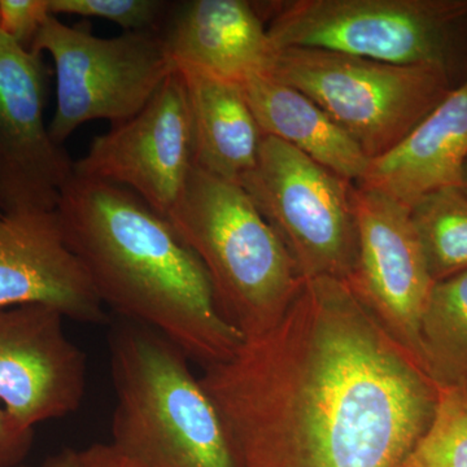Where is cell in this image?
<instances>
[{
  "label": "cell",
  "mask_w": 467,
  "mask_h": 467,
  "mask_svg": "<svg viewBox=\"0 0 467 467\" xmlns=\"http://www.w3.org/2000/svg\"><path fill=\"white\" fill-rule=\"evenodd\" d=\"M199 380L234 467H398L438 400L414 358L330 276L306 279L275 327Z\"/></svg>",
  "instance_id": "6da1fadb"
},
{
  "label": "cell",
  "mask_w": 467,
  "mask_h": 467,
  "mask_svg": "<svg viewBox=\"0 0 467 467\" xmlns=\"http://www.w3.org/2000/svg\"><path fill=\"white\" fill-rule=\"evenodd\" d=\"M57 212L104 306L202 368L238 352L244 337L221 315L204 266L167 217L130 190L77 175Z\"/></svg>",
  "instance_id": "7a4b0ae2"
},
{
  "label": "cell",
  "mask_w": 467,
  "mask_h": 467,
  "mask_svg": "<svg viewBox=\"0 0 467 467\" xmlns=\"http://www.w3.org/2000/svg\"><path fill=\"white\" fill-rule=\"evenodd\" d=\"M109 365L110 444L119 453L142 467H234L216 408L182 350L126 322L110 334Z\"/></svg>",
  "instance_id": "3957f363"
},
{
  "label": "cell",
  "mask_w": 467,
  "mask_h": 467,
  "mask_svg": "<svg viewBox=\"0 0 467 467\" xmlns=\"http://www.w3.org/2000/svg\"><path fill=\"white\" fill-rule=\"evenodd\" d=\"M167 218L204 266L221 315L244 340L279 324L306 279L242 186L193 168Z\"/></svg>",
  "instance_id": "277c9868"
},
{
  "label": "cell",
  "mask_w": 467,
  "mask_h": 467,
  "mask_svg": "<svg viewBox=\"0 0 467 467\" xmlns=\"http://www.w3.org/2000/svg\"><path fill=\"white\" fill-rule=\"evenodd\" d=\"M275 50L315 48L467 77V0H291L275 5Z\"/></svg>",
  "instance_id": "5b68a950"
},
{
  "label": "cell",
  "mask_w": 467,
  "mask_h": 467,
  "mask_svg": "<svg viewBox=\"0 0 467 467\" xmlns=\"http://www.w3.org/2000/svg\"><path fill=\"white\" fill-rule=\"evenodd\" d=\"M269 76L317 103L368 160L395 149L457 86L441 67L315 48L275 50Z\"/></svg>",
  "instance_id": "8992f818"
},
{
  "label": "cell",
  "mask_w": 467,
  "mask_h": 467,
  "mask_svg": "<svg viewBox=\"0 0 467 467\" xmlns=\"http://www.w3.org/2000/svg\"><path fill=\"white\" fill-rule=\"evenodd\" d=\"M30 51L54 60L57 109L48 130L58 146L88 122L117 125L137 115L177 69L164 36L155 30L100 38L55 15Z\"/></svg>",
  "instance_id": "52a82bcc"
},
{
  "label": "cell",
  "mask_w": 467,
  "mask_h": 467,
  "mask_svg": "<svg viewBox=\"0 0 467 467\" xmlns=\"http://www.w3.org/2000/svg\"><path fill=\"white\" fill-rule=\"evenodd\" d=\"M353 182L264 135L242 187L273 227L304 279L347 282L358 259Z\"/></svg>",
  "instance_id": "ba28073f"
},
{
  "label": "cell",
  "mask_w": 467,
  "mask_h": 467,
  "mask_svg": "<svg viewBox=\"0 0 467 467\" xmlns=\"http://www.w3.org/2000/svg\"><path fill=\"white\" fill-rule=\"evenodd\" d=\"M193 168L192 106L180 69L137 115L95 137L73 162L77 177L130 190L164 217L182 196Z\"/></svg>",
  "instance_id": "9c48e42d"
},
{
  "label": "cell",
  "mask_w": 467,
  "mask_h": 467,
  "mask_svg": "<svg viewBox=\"0 0 467 467\" xmlns=\"http://www.w3.org/2000/svg\"><path fill=\"white\" fill-rule=\"evenodd\" d=\"M352 202L358 259L346 284L425 371L420 321L435 282L427 269L410 211L389 196L356 183Z\"/></svg>",
  "instance_id": "30bf717a"
},
{
  "label": "cell",
  "mask_w": 467,
  "mask_h": 467,
  "mask_svg": "<svg viewBox=\"0 0 467 467\" xmlns=\"http://www.w3.org/2000/svg\"><path fill=\"white\" fill-rule=\"evenodd\" d=\"M47 69L41 54L0 33V212L57 211L75 175L45 122Z\"/></svg>",
  "instance_id": "8fae6325"
},
{
  "label": "cell",
  "mask_w": 467,
  "mask_h": 467,
  "mask_svg": "<svg viewBox=\"0 0 467 467\" xmlns=\"http://www.w3.org/2000/svg\"><path fill=\"white\" fill-rule=\"evenodd\" d=\"M50 306L0 308V405L21 426L75 413L84 402L88 361Z\"/></svg>",
  "instance_id": "7c38bea8"
},
{
  "label": "cell",
  "mask_w": 467,
  "mask_h": 467,
  "mask_svg": "<svg viewBox=\"0 0 467 467\" xmlns=\"http://www.w3.org/2000/svg\"><path fill=\"white\" fill-rule=\"evenodd\" d=\"M50 306L66 318H106L88 273L67 244L57 211L0 216V308Z\"/></svg>",
  "instance_id": "4fadbf2b"
},
{
  "label": "cell",
  "mask_w": 467,
  "mask_h": 467,
  "mask_svg": "<svg viewBox=\"0 0 467 467\" xmlns=\"http://www.w3.org/2000/svg\"><path fill=\"white\" fill-rule=\"evenodd\" d=\"M177 67L242 85L269 75L275 60L263 18L243 0H195L174 17L164 36Z\"/></svg>",
  "instance_id": "5bb4252c"
},
{
  "label": "cell",
  "mask_w": 467,
  "mask_h": 467,
  "mask_svg": "<svg viewBox=\"0 0 467 467\" xmlns=\"http://www.w3.org/2000/svg\"><path fill=\"white\" fill-rule=\"evenodd\" d=\"M467 160V77L401 140L370 160L356 183L410 208L426 193L459 187Z\"/></svg>",
  "instance_id": "9a60e30c"
},
{
  "label": "cell",
  "mask_w": 467,
  "mask_h": 467,
  "mask_svg": "<svg viewBox=\"0 0 467 467\" xmlns=\"http://www.w3.org/2000/svg\"><path fill=\"white\" fill-rule=\"evenodd\" d=\"M177 69L192 106L195 168L242 186L256 167L264 138L242 85L189 67Z\"/></svg>",
  "instance_id": "2e32d148"
},
{
  "label": "cell",
  "mask_w": 467,
  "mask_h": 467,
  "mask_svg": "<svg viewBox=\"0 0 467 467\" xmlns=\"http://www.w3.org/2000/svg\"><path fill=\"white\" fill-rule=\"evenodd\" d=\"M242 88L261 133L287 143L350 182L364 178L370 160L306 94L269 75L251 77Z\"/></svg>",
  "instance_id": "e0dca14e"
},
{
  "label": "cell",
  "mask_w": 467,
  "mask_h": 467,
  "mask_svg": "<svg viewBox=\"0 0 467 467\" xmlns=\"http://www.w3.org/2000/svg\"><path fill=\"white\" fill-rule=\"evenodd\" d=\"M420 346L436 387L467 389V272L434 285L420 321Z\"/></svg>",
  "instance_id": "ac0fdd59"
},
{
  "label": "cell",
  "mask_w": 467,
  "mask_h": 467,
  "mask_svg": "<svg viewBox=\"0 0 467 467\" xmlns=\"http://www.w3.org/2000/svg\"><path fill=\"white\" fill-rule=\"evenodd\" d=\"M432 281L467 272V196L459 187L426 193L410 208Z\"/></svg>",
  "instance_id": "d6986e66"
},
{
  "label": "cell",
  "mask_w": 467,
  "mask_h": 467,
  "mask_svg": "<svg viewBox=\"0 0 467 467\" xmlns=\"http://www.w3.org/2000/svg\"><path fill=\"white\" fill-rule=\"evenodd\" d=\"M436 389L434 418L398 467H467V389Z\"/></svg>",
  "instance_id": "ffe728a7"
},
{
  "label": "cell",
  "mask_w": 467,
  "mask_h": 467,
  "mask_svg": "<svg viewBox=\"0 0 467 467\" xmlns=\"http://www.w3.org/2000/svg\"><path fill=\"white\" fill-rule=\"evenodd\" d=\"M165 9L158 0H50L52 15H75L109 20L125 33L149 32Z\"/></svg>",
  "instance_id": "44dd1931"
},
{
  "label": "cell",
  "mask_w": 467,
  "mask_h": 467,
  "mask_svg": "<svg viewBox=\"0 0 467 467\" xmlns=\"http://www.w3.org/2000/svg\"><path fill=\"white\" fill-rule=\"evenodd\" d=\"M51 15L50 0H0V33L30 50Z\"/></svg>",
  "instance_id": "7402d4cb"
},
{
  "label": "cell",
  "mask_w": 467,
  "mask_h": 467,
  "mask_svg": "<svg viewBox=\"0 0 467 467\" xmlns=\"http://www.w3.org/2000/svg\"><path fill=\"white\" fill-rule=\"evenodd\" d=\"M34 441V429L21 426L0 405V467L23 465Z\"/></svg>",
  "instance_id": "603a6c76"
},
{
  "label": "cell",
  "mask_w": 467,
  "mask_h": 467,
  "mask_svg": "<svg viewBox=\"0 0 467 467\" xmlns=\"http://www.w3.org/2000/svg\"><path fill=\"white\" fill-rule=\"evenodd\" d=\"M90 467H142L128 459L113 447L112 444H97L88 448Z\"/></svg>",
  "instance_id": "cb8c5ba5"
},
{
  "label": "cell",
  "mask_w": 467,
  "mask_h": 467,
  "mask_svg": "<svg viewBox=\"0 0 467 467\" xmlns=\"http://www.w3.org/2000/svg\"><path fill=\"white\" fill-rule=\"evenodd\" d=\"M17 467H30L20 465ZM38 467H90V453L88 450H64L48 457L41 466Z\"/></svg>",
  "instance_id": "d4e9b609"
},
{
  "label": "cell",
  "mask_w": 467,
  "mask_h": 467,
  "mask_svg": "<svg viewBox=\"0 0 467 467\" xmlns=\"http://www.w3.org/2000/svg\"><path fill=\"white\" fill-rule=\"evenodd\" d=\"M459 189L467 196V160L465 164H463L462 171H461Z\"/></svg>",
  "instance_id": "484cf974"
},
{
  "label": "cell",
  "mask_w": 467,
  "mask_h": 467,
  "mask_svg": "<svg viewBox=\"0 0 467 467\" xmlns=\"http://www.w3.org/2000/svg\"><path fill=\"white\" fill-rule=\"evenodd\" d=\"M2 214H3L2 212H0V216H2Z\"/></svg>",
  "instance_id": "4316f807"
}]
</instances>
